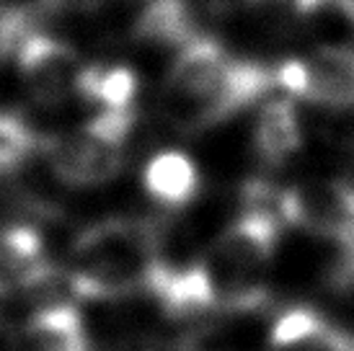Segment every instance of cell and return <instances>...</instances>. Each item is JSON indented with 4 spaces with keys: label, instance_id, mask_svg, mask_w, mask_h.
I'll return each mask as SVG.
<instances>
[{
    "label": "cell",
    "instance_id": "2",
    "mask_svg": "<svg viewBox=\"0 0 354 351\" xmlns=\"http://www.w3.org/2000/svg\"><path fill=\"white\" fill-rule=\"evenodd\" d=\"M163 266V225L111 215L86 225L68 248L62 279L86 303L148 294Z\"/></svg>",
    "mask_w": 354,
    "mask_h": 351
},
{
    "label": "cell",
    "instance_id": "5",
    "mask_svg": "<svg viewBox=\"0 0 354 351\" xmlns=\"http://www.w3.org/2000/svg\"><path fill=\"white\" fill-rule=\"evenodd\" d=\"M274 86L308 104L354 108V49L328 44L285 59L274 70Z\"/></svg>",
    "mask_w": 354,
    "mask_h": 351
},
{
    "label": "cell",
    "instance_id": "3",
    "mask_svg": "<svg viewBox=\"0 0 354 351\" xmlns=\"http://www.w3.org/2000/svg\"><path fill=\"white\" fill-rule=\"evenodd\" d=\"M279 230L282 217L277 199L269 207V194L254 191L251 207L194 261L205 312L246 315L269 303V266L279 243Z\"/></svg>",
    "mask_w": 354,
    "mask_h": 351
},
{
    "label": "cell",
    "instance_id": "1",
    "mask_svg": "<svg viewBox=\"0 0 354 351\" xmlns=\"http://www.w3.org/2000/svg\"><path fill=\"white\" fill-rule=\"evenodd\" d=\"M274 86V73L230 55L220 41L202 37L181 47L166 73L160 108L176 132L197 135L227 122Z\"/></svg>",
    "mask_w": 354,
    "mask_h": 351
},
{
    "label": "cell",
    "instance_id": "13",
    "mask_svg": "<svg viewBox=\"0 0 354 351\" xmlns=\"http://www.w3.org/2000/svg\"><path fill=\"white\" fill-rule=\"evenodd\" d=\"M78 98L96 111H135L138 75L124 65H86Z\"/></svg>",
    "mask_w": 354,
    "mask_h": 351
},
{
    "label": "cell",
    "instance_id": "4",
    "mask_svg": "<svg viewBox=\"0 0 354 351\" xmlns=\"http://www.w3.org/2000/svg\"><path fill=\"white\" fill-rule=\"evenodd\" d=\"M135 111H96L68 135L44 142L52 176L70 189H99L114 181L127 163Z\"/></svg>",
    "mask_w": 354,
    "mask_h": 351
},
{
    "label": "cell",
    "instance_id": "8",
    "mask_svg": "<svg viewBox=\"0 0 354 351\" xmlns=\"http://www.w3.org/2000/svg\"><path fill=\"white\" fill-rule=\"evenodd\" d=\"M10 351H93V346L83 312L68 303H52L21 321Z\"/></svg>",
    "mask_w": 354,
    "mask_h": 351
},
{
    "label": "cell",
    "instance_id": "9",
    "mask_svg": "<svg viewBox=\"0 0 354 351\" xmlns=\"http://www.w3.org/2000/svg\"><path fill=\"white\" fill-rule=\"evenodd\" d=\"M266 351H354V336L310 307H290L277 315Z\"/></svg>",
    "mask_w": 354,
    "mask_h": 351
},
{
    "label": "cell",
    "instance_id": "18",
    "mask_svg": "<svg viewBox=\"0 0 354 351\" xmlns=\"http://www.w3.org/2000/svg\"><path fill=\"white\" fill-rule=\"evenodd\" d=\"M336 184L344 189V194L349 196V202L354 205V155L344 163L342 173H339V178H336Z\"/></svg>",
    "mask_w": 354,
    "mask_h": 351
},
{
    "label": "cell",
    "instance_id": "12",
    "mask_svg": "<svg viewBox=\"0 0 354 351\" xmlns=\"http://www.w3.org/2000/svg\"><path fill=\"white\" fill-rule=\"evenodd\" d=\"M199 168L181 150H160L145 163L142 189L163 209H184L199 194Z\"/></svg>",
    "mask_w": 354,
    "mask_h": 351
},
{
    "label": "cell",
    "instance_id": "6",
    "mask_svg": "<svg viewBox=\"0 0 354 351\" xmlns=\"http://www.w3.org/2000/svg\"><path fill=\"white\" fill-rule=\"evenodd\" d=\"M282 222L339 245L354 243V205L336 178H305L277 191Z\"/></svg>",
    "mask_w": 354,
    "mask_h": 351
},
{
    "label": "cell",
    "instance_id": "10",
    "mask_svg": "<svg viewBox=\"0 0 354 351\" xmlns=\"http://www.w3.org/2000/svg\"><path fill=\"white\" fill-rule=\"evenodd\" d=\"M303 147V122L295 98L272 96L259 101L254 122V150L264 166H285Z\"/></svg>",
    "mask_w": 354,
    "mask_h": 351
},
{
    "label": "cell",
    "instance_id": "20",
    "mask_svg": "<svg viewBox=\"0 0 354 351\" xmlns=\"http://www.w3.org/2000/svg\"><path fill=\"white\" fill-rule=\"evenodd\" d=\"M344 266H346V274H352L354 276V245H346L344 248Z\"/></svg>",
    "mask_w": 354,
    "mask_h": 351
},
{
    "label": "cell",
    "instance_id": "16",
    "mask_svg": "<svg viewBox=\"0 0 354 351\" xmlns=\"http://www.w3.org/2000/svg\"><path fill=\"white\" fill-rule=\"evenodd\" d=\"M205 6L212 16L225 19V16H233L238 10H246L248 0H205Z\"/></svg>",
    "mask_w": 354,
    "mask_h": 351
},
{
    "label": "cell",
    "instance_id": "17",
    "mask_svg": "<svg viewBox=\"0 0 354 351\" xmlns=\"http://www.w3.org/2000/svg\"><path fill=\"white\" fill-rule=\"evenodd\" d=\"M44 6H50L52 10H91L93 6H99L101 0H41Z\"/></svg>",
    "mask_w": 354,
    "mask_h": 351
},
{
    "label": "cell",
    "instance_id": "11",
    "mask_svg": "<svg viewBox=\"0 0 354 351\" xmlns=\"http://www.w3.org/2000/svg\"><path fill=\"white\" fill-rule=\"evenodd\" d=\"M129 37L142 47L181 49L197 39V21L187 0H142L132 19Z\"/></svg>",
    "mask_w": 354,
    "mask_h": 351
},
{
    "label": "cell",
    "instance_id": "14",
    "mask_svg": "<svg viewBox=\"0 0 354 351\" xmlns=\"http://www.w3.org/2000/svg\"><path fill=\"white\" fill-rule=\"evenodd\" d=\"M326 0H248L246 13L269 37H287L313 23Z\"/></svg>",
    "mask_w": 354,
    "mask_h": 351
},
{
    "label": "cell",
    "instance_id": "19",
    "mask_svg": "<svg viewBox=\"0 0 354 351\" xmlns=\"http://www.w3.org/2000/svg\"><path fill=\"white\" fill-rule=\"evenodd\" d=\"M339 8H342V13L346 16V21L354 23V0H339Z\"/></svg>",
    "mask_w": 354,
    "mask_h": 351
},
{
    "label": "cell",
    "instance_id": "15",
    "mask_svg": "<svg viewBox=\"0 0 354 351\" xmlns=\"http://www.w3.org/2000/svg\"><path fill=\"white\" fill-rule=\"evenodd\" d=\"M44 147L39 132L13 111H0V176L16 173Z\"/></svg>",
    "mask_w": 354,
    "mask_h": 351
},
{
    "label": "cell",
    "instance_id": "7",
    "mask_svg": "<svg viewBox=\"0 0 354 351\" xmlns=\"http://www.w3.org/2000/svg\"><path fill=\"white\" fill-rule=\"evenodd\" d=\"M16 73L37 104H62L78 98L86 65L68 41L31 29L16 49Z\"/></svg>",
    "mask_w": 354,
    "mask_h": 351
}]
</instances>
